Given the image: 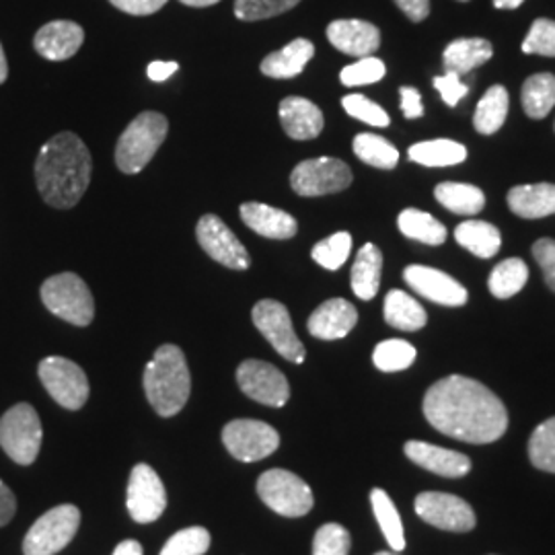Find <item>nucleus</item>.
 I'll return each mask as SVG.
<instances>
[{
  "instance_id": "5",
  "label": "nucleus",
  "mask_w": 555,
  "mask_h": 555,
  "mask_svg": "<svg viewBox=\"0 0 555 555\" xmlns=\"http://www.w3.org/2000/svg\"><path fill=\"white\" fill-rule=\"evenodd\" d=\"M41 300L46 309L73 325L85 327L95 318V300L82 278L64 272L48 278L41 284Z\"/></svg>"
},
{
  "instance_id": "45",
  "label": "nucleus",
  "mask_w": 555,
  "mask_h": 555,
  "mask_svg": "<svg viewBox=\"0 0 555 555\" xmlns=\"http://www.w3.org/2000/svg\"><path fill=\"white\" fill-rule=\"evenodd\" d=\"M522 52L555 59V21H533L527 38L522 41Z\"/></svg>"
},
{
  "instance_id": "18",
  "label": "nucleus",
  "mask_w": 555,
  "mask_h": 555,
  "mask_svg": "<svg viewBox=\"0 0 555 555\" xmlns=\"http://www.w3.org/2000/svg\"><path fill=\"white\" fill-rule=\"evenodd\" d=\"M327 40L348 56L366 59L377 52L380 31L369 21L337 20L327 27Z\"/></svg>"
},
{
  "instance_id": "2",
  "label": "nucleus",
  "mask_w": 555,
  "mask_h": 555,
  "mask_svg": "<svg viewBox=\"0 0 555 555\" xmlns=\"http://www.w3.org/2000/svg\"><path fill=\"white\" fill-rule=\"evenodd\" d=\"M93 160L85 142L73 132H60L41 146L36 159V181L41 198L68 210L79 204L91 183Z\"/></svg>"
},
{
  "instance_id": "13",
  "label": "nucleus",
  "mask_w": 555,
  "mask_h": 555,
  "mask_svg": "<svg viewBox=\"0 0 555 555\" xmlns=\"http://www.w3.org/2000/svg\"><path fill=\"white\" fill-rule=\"evenodd\" d=\"M237 383L241 391L254 401L282 408L291 399L288 378L278 371L274 364L263 360H245L237 369Z\"/></svg>"
},
{
  "instance_id": "10",
  "label": "nucleus",
  "mask_w": 555,
  "mask_h": 555,
  "mask_svg": "<svg viewBox=\"0 0 555 555\" xmlns=\"http://www.w3.org/2000/svg\"><path fill=\"white\" fill-rule=\"evenodd\" d=\"M38 373L46 391L62 408L80 410L87 403L89 380L77 362L62 357L43 358Z\"/></svg>"
},
{
  "instance_id": "16",
  "label": "nucleus",
  "mask_w": 555,
  "mask_h": 555,
  "mask_svg": "<svg viewBox=\"0 0 555 555\" xmlns=\"http://www.w3.org/2000/svg\"><path fill=\"white\" fill-rule=\"evenodd\" d=\"M199 247L206 256L231 270H247L251 258L237 235L217 215H204L196 227Z\"/></svg>"
},
{
  "instance_id": "29",
  "label": "nucleus",
  "mask_w": 555,
  "mask_h": 555,
  "mask_svg": "<svg viewBox=\"0 0 555 555\" xmlns=\"http://www.w3.org/2000/svg\"><path fill=\"white\" fill-rule=\"evenodd\" d=\"M385 321L401 332H417L426 325L428 315L416 298L403 291H391L385 297Z\"/></svg>"
},
{
  "instance_id": "7",
  "label": "nucleus",
  "mask_w": 555,
  "mask_h": 555,
  "mask_svg": "<svg viewBox=\"0 0 555 555\" xmlns=\"http://www.w3.org/2000/svg\"><path fill=\"white\" fill-rule=\"evenodd\" d=\"M80 513L75 504H60L41 515L23 539L25 555H56L79 531Z\"/></svg>"
},
{
  "instance_id": "3",
  "label": "nucleus",
  "mask_w": 555,
  "mask_h": 555,
  "mask_svg": "<svg viewBox=\"0 0 555 555\" xmlns=\"http://www.w3.org/2000/svg\"><path fill=\"white\" fill-rule=\"evenodd\" d=\"M144 391L159 416H176L183 410L192 393V377L181 348L160 346L144 369Z\"/></svg>"
},
{
  "instance_id": "28",
  "label": "nucleus",
  "mask_w": 555,
  "mask_h": 555,
  "mask_svg": "<svg viewBox=\"0 0 555 555\" xmlns=\"http://www.w3.org/2000/svg\"><path fill=\"white\" fill-rule=\"evenodd\" d=\"M380 272H383V254L377 245L366 243L358 251L354 266H352V291L358 298L371 300L377 297L380 286Z\"/></svg>"
},
{
  "instance_id": "4",
  "label": "nucleus",
  "mask_w": 555,
  "mask_h": 555,
  "mask_svg": "<svg viewBox=\"0 0 555 555\" xmlns=\"http://www.w3.org/2000/svg\"><path fill=\"white\" fill-rule=\"evenodd\" d=\"M167 132L169 121L157 112H142L139 118L132 119L116 146L119 171L128 176L140 173L159 151L163 140L167 139Z\"/></svg>"
},
{
  "instance_id": "52",
  "label": "nucleus",
  "mask_w": 555,
  "mask_h": 555,
  "mask_svg": "<svg viewBox=\"0 0 555 555\" xmlns=\"http://www.w3.org/2000/svg\"><path fill=\"white\" fill-rule=\"evenodd\" d=\"M397 7L408 15V20L420 23L430 15V0H396Z\"/></svg>"
},
{
  "instance_id": "15",
  "label": "nucleus",
  "mask_w": 555,
  "mask_h": 555,
  "mask_svg": "<svg viewBox=\"0 0 555 555\" xmlns=\"http://www.w3.org/2000/svg\"><path fill=\"white\" fill-rule=\"evenodd\" d=\"M165 508L167 492L160 477L151 465L140 463L132 469L128 481V513L134 522L146 525L160 518Z\"/></svg>"
},
{
  "instance_id": "32",
  "label": "nucleus",
  "mask_w": 555,
  "mask_h": 555,
  "mask_svg": "<svg viewBox=\"0 0 555 555\" xmlns=\"http://www.w3.org/2000/svg\"><path fill=\"white\" fill-rule=\"evenodd\" d=\"M508 116V91L502 85H494L479 100L474 116V126L479 134H494Z\"/></svg>"
},
{
  "instance_id": "30",
  "label": "nucleus",
  "mask_w": 555,
  "mask_h": 555,
  "mask_svg": "<svg viewBox=\"0 0 555 555\" xmlns=\"http://www.w3.org/2000/svg\"><path fill=\"white\" fill-rule=\"evenodd\" d=\"M435 196L440 202V206L463 217H474L486 206L483 192L469 183H456V181L438 183Z\"/></svg>"
},
{
  "instance_id": "12",
  "label": "nucleus",
  "mask_w": 555,
  "mask_h": 555,
  "mask_svg": "<svg viewBox=\"0 0 555 555\" xmlns=\"http://www.w3.org/2000/svg\"><path fill=\"white\" fill-rule=\"evenodd\" d=\"M222 442L231 455L243 463H256L276 453L280 435L259 420H233L222 430Z\"/></svg>"
},
{
  "instance_id": "24",
  "label": "nucleus",
  "mask_w": 555,
  "mask_h": 555,
  "mask_svg": "<svg viewBox=\"0 0 555 555\" xmlns=\"http://www.w3.org/2000/svg\"><path fill=\"white\" fill-rule=\"evenodd\" d=\"M313 56H315V46L305 38H298L291 41L288 46H284L282 50L266 56L259 68L266 77H272V79H295L305 70V66Z\"/></svg>"
},
{
  "instance_id": "47",
  "label": "nucleus",
  "mask_w": 555,
  "mask_h": 555,
  "mask_svg": "<svg viewBox=\"0 0 555 555\" xmlns=\"http://www.w3.org/2000/svg\"><path fill=\"white\" fill-rule=\"evenodd\" d=\"M533 256L543 270L547 286L555 293V238H539L533 245Z\"/></svg>"
},
{
  "instance_id": "17",
  "label": "nucleus",
  "mask_w": 555,
  "mask_h": 555,
  "mask_svg": "<svg viewBox=\"0 0 555 555\" xmlns=\"http://www.w3.org/2000/svg\"><path fill=\"white\" fill-rule=\"evenodd\" d=\"M403 280L412 286L417 295H422L437 305L444 307H461L467 302V291L459 284L455 278L428 268V266H408L403 270Z\"/></svg>"
},
{
  "instance_id": "56",
  "label": "nucleus",
  "mask_w": 555,
  "mask_h": 555,
  "mask_svg": "<svg viewBox=\"0 0 555 555\" xmlns=\"http://www.w3.org/2000/svg\"><path fill=\"white\" fill-rule=\"evenodd\" d=\"M525 0H494L496 9H518Z\"/></svg>"
},
{
  "instance_id": "14",
  "label": "nucleus",
  "mask_w": 555,
  "mask_h": 555,
  "mask_svg": "<svg viewBox=\"0 0 555 555\" xmlns=\"http://www.w3.org/2000/svg\"><path fill=\"white\" fill-rule=\"evenodd\" d=\"M416 513L424 522L453 533H467L476 527L474 508L453 494L424 492L416 498Z\"/></svg>"
},
{
  "instance_id": "40",
  "label": "nucleus",
  "mask_w": 555,
  "mask_h": 555,
  "mask_svg": "<svg viewBox=\"0 0 555 555\" xmlns=\"http://www.w3.org/2000/svg\"><path fill=\"white\" fill-rule=\"evenodd\" d=\"M350 251H352V237H350V233L339 231V233L332 235V237L319 241L318 245L313 247L311 256H313V259L318 261L321 268L334 272V270H339L346 263Z\"/></svg>"
},
{
  "instance_id": "35",
  "label": "nucleus",
  "mask_w": 555,
  "mask_h": 555,
  "mask_svg": "<svg viewBox=\"0 0 555 555\" xmlns=\"http://www.w3.org/2000/svg\"><path fill=\"white\" fill-rule=\"evenodd\" d=\"M371 504H373V511L377 516L378 527L383 531V535L387 539L389 547L393 552H403L405 550V535H403V522H401V516L397 513L396 504L393 500L389 498V494L380 488H375L371 492Z\"/></svg>"
},
{
  "instance_id": "42",
  "label": "nucleus",
  "mask_w": 555,
  "mask_h": 555,
  "mask_svg": "<svg viewBox=\"0 0 555 555\" xmlns=\"http://www.w3.org/2000/svg\"><path fill=\"white\" fill-rule=\"evenodd\" d=\"M300 0H235V17L241 21H261L278 17L295 9Z\"/></svg>"
},
{
  "instance_id": "22",
  "label": "nucleus",
  "mask_w": 555,
  "mask_h": 555,
  "mask_svg": "<svg viewBox=\"0 0 555 555\" xmlns=\"http://www.w3.org/2000/svg\"><path fill=\"white\" fill-rule=\"evenodd\" d=\"M278 112L284 132L293 140L318 139L325 126L321 109L305 98H286L280 103Z\"/></svg>"
},
{
  "instance_id": "57",
  "label": "nucleus",
  "mask_w": 555,
  "mask_h": 555,
  "mask_svg": "<svg viewBox=\"0 0 555 555\" xmlns=\"http://www.w3.org/2000/svg\"><path fill=\"white\" fill-rule=\"evenodd\" d=\"M179 2H183V4H188V7L202 9V7H212V4H217L220 0H179Z\"/></svg>"
},
{
  "instance_id": "25",
  "label": "nucleus",
  "mask_w": 555,
  "mask_h": 555,
  "mask_svg": "<svg viewBox=\"0 0 555 555\" xmlns=\"http://www.w3.org/2000/svg\"><path fill=\"white\" fill-rule=\"evenodd\" d=\"M508 206L520 219H545L555 215L554 183L516 185L508 192Z\"/></svg>"
},
{
  "instance_id": "43",
  "label": "nucleus",
  "mask_w": 555,
  "mask_h": 555,
  "mask_svg": "<svg viewBox=\"0 0 555 555\" xmlns=\"http://www.w3.org/2000/svg\"><path fill=\"white\" fill-rule=\"evenodd\" d=\"M352 537L348 529L337 522H327L319 529L313 539V555H348Z\"/></svg>"
},
{
  "instance_id": "54",
  "label": "nucleus",
  "mask_w": 555,
  "mask_h": 555,
  "mask_svg": "<svg viewBox=\"0 0 555 555\" xmlns=\"http://www.w3.org/2000/svg\"><path fill=\"white\" fill-rule=\"evenodd\" d=\"M114 555H144V550L140 545L139 541L134 539H128V541H121Z\"/></svg>"
},
{
  "instance_id": "41",
  "label": "nucleus",
  "mask_w": 555,
  "mask_h": 555,
  "mask_svg": "<svg viewBox=\"0 0 555 555\" xmlns=\"http://www.w3.org/2000/svg\"><path fill=\"white\" fill-rule=\"evenodd\" d=\"M208 547L210 533L204 527H190L171 537L160 550V555H204Z\"/></svg>"
},
{
  "instance_id": "53",
  "label": "nucleus",
  "mask_w": 555,
  "mask_h": 555,
  "mask_svg": "<svg viewBox=\"0 0 555 555\" xmlns=\"http://www.w3.org/2000/svg\"><path fill=\"white\" fill-rule=\"evenodd\" d=\"M179 64L178 62H151L149 64V79L155 80V82H163V80L169 79V77H173L176 73H178Z\"/></svg>"
},
{
  "instance_id": "27",
  "label": "nucleus",
  "mask_w": 555,
  "mask_h": 555,
  "mask_svg": "<svg viewBox=\"0 0 555 555\" xmlns=\"http://www.w3.org/2000/svg\"><path fill=\"white\" fill-rule=\"evenodd\" d=\"M456 243L481 259L494 258L502 247V235L486 220H465L455 229Z\"/></svg>"
},
{
  "instance_id": "33",
  "label": "nucleus",
  "mask_w": 555,
  "mask_h": 555,
  "mask_svg": "<svg viewBox=\"0 0 555 555\" xmlns=\"http://www.w3.org/2000/svg\"><path fill=\"white\" fill-rule=\"evenodd\" d=\"M522 107L527 116L533 119L545 118L555 105V77L550 73H539L522 85Z\"/></svg>"
},
{
  "instance_id": "26",
  "label": "nucleus",
  "mask_w": 555,
  "mask_h": 555,
  "mask_svg": "<svg viewBox=\"0 0 555 555\" xmlns=\"http://www.w3.org/2000/svg\"><path fill=\"white\" fill-rule=\"evenodd\" d=\"M494 48L488 40L481 38H463V40L451 41L442 54V62L447 73L467 75L477 66L486 64L492 59Z\"/></svg>"
},
{
  "instance_id": "36",
  "label": "nucleus",
  "mask_w": 555,
  "mask_h": 555,
  "mask_svg": "<svg viewBox=\"0 0 555 555\" xmlns=\"http://www.w3.org/2000/svg\"><path fill=\"white\" fill-rule=\"evenodd\" d=\"M527 278H529V268L522 259H504L492 270L488 286L494 297L511 298L522 291V286L527 284Z\"/></svg>"
},
{
  "instance_id": "9",
  "label": "nucleus",
  "mask_w": 555,
  "mask_h": 555,
  "mask_svg": "<svg viewBox=\"0 0 555 555\" xmlns=\"http://www.w3.org/2000/svg\"><path fill=\"white\" fill-rule=\"evenodd\" d=\"M251 319H254L259 334L274 346V350L280 357L286 358L295 364L305 362V357H307L305 346L295 334L291 313L282 302L272 300V298L259 300L251 311Z\"/></svg>"
},
{
  "instance_id": "21",
  "label": "nucleus",
  "mask_w": 555,
  "mask_h": 555,
  "mask_svg": "<svg viewBox=\"0 0 555 555\" xmlns=\"http://www.w3.org/2000/svg\"><path fill=\"white\" fill-rule=\"evenodd\" d=\"M405 455L426 472H433L442 477H463L469 474L472 461L469 456L456 451L442 449L437 444H428L422 440H410L405 444Z\"/></svg>"
},
{
  "instance_id": "6",
  "label": "nucleus",
  "mask_w": 555,
  "mask_h": 555,
  "mask_svg": "<svg viewBox=\"0 0 555 555\" xmlns=\"http://www.w3.org/2000/svg\"><path fill=\"white\" fill-rule=\"evenodd\" d=\"M41 438L40 416L29 403H17L0 417V449L17 465H31L38 459Z\"/></svg>"
},
{
  "instance_id": "38",
  "label": "nucleus",
  "mask_w": 555,
  "mask_h": 555,
  "mask_svg": "<svg viewBox=\"0 0 555 555\" xmlns=\"http://www.w3.org/2000/svg\"><path fill=\"white\" fill-rule=\"evenodd\" d=\"M414 360H416V348L405 339H385L373 352V362L383 373L405 371L414 364Z\"/></svg>"
},
{
  "instance_id": "1",
  "label": "nucleus",
  "mask_w": 555,
  "mask_h": 555,
  "mask_svg": "<svg viewBox=\"0 0 555 555\" xmlns=\"http://www.w3.org/2000/svg\"><path fill=\"white\" fill-rule=\"evenodd\" d=\"M424 416L447 437L488 444L508 428L500 397L474 378L451 375L435 383L424 397Z\"/></svg>"
},
{
  "instance_id": "48",
  "label": "nucleus",
  "mask_w": 555,
  "mask_h": 555,
  "mask_svg": "<svg viewBox=\"0 0 555 555\" xmlns=\"http://www.w3.org/2000/svg\"><path fill=\"white\" fill-rule=\"evenodd\" d=\"M435 87H437V91H440V98L449 107H455L456 103L469 93L467 85L461 82V75H456V73H447L444 77H437Z\"/></svg>"
},
{
  "instance_id": "8",
  "label": "nucleus",
  "mask_w": 555,
  "mask_h": 555,
  "mask_svg": "<svg viewBox=\"0 0 555 555\" xmlns=\"http://www.w3.org/2000/svg\"><path fill=\"white\" fill-rule=\"evenodd\" d=\"M258 494L268 508L288 518L309 515L313 508L311 488L286 469H270L261 474L258 479Z\"/></svg>"
},
{
  "instance_id": "39",
  "label": "nucleus",
  "mask_w": 555,
  "mask_h": 555,
  "mask_svg": "<svg viewBox=\"0 0 555 555\" xmlns=\"http://www.w3.org/2000/svg\"><path fill=\"white\" fill-rule=\"evenodd\" d=\"M529 456L537 469L555 474V417L537 426L529 440Z\"/></svg>"
},
{
  "instance_id": "19",
  "label": "nucleus",
  "mask_w": 555,
  "mask_h": 555,
  "mask_svg": "<svg viewBox=\"0 0 555 555\" xmlns=\"http://www.w3.org/2000/svg\"><path fill=\"white\" fill-rule=\"evenodd\" d=\"M85 41V31L75 21H52L46 23L36 34V52L41 59L62 62L73 59Z\"/></svg>"
},
{
  "instance_id": "11",
  "label": "nucleus",
  "mask_w": 555,
  "mask_h": 555,
  "mask_svg": "<svg viewBox=\"0 0 555 555\" xmlns=\"http://www.w3.org/2000/svg\"><path fill=\"white\" fill-rule=\"evenodd\" d=\"M352 183V169L344 160L319 157L298 163L291 185L298 196L315 198L346 190Z\"/></svg>"
},
{
  "instance_id": "49",
  "label": "nucleus",
  "mask_w": 555,
  "mask_h": 555,
  "mask_svg": "<svg viewBox=\"0 0 555 555\" xmlns=\"http://www.w3.org/2000/svg\"><path fill=\"white\" fill-rule=\"evenodd\" d=\"M109 2L128 15L144 17V15H153L160 11L169 0H109Z\"/></svg>"
},
{
  "instance_id": "20",
  "label": "nucleus",
  "mask_w": 555,
  "mask_h": 555,
  "mask_svg": "<svg viewBox=\"0 0 555 555\" xmlns=\"http://www.w3.org/2000/svg\"><path fill=\"white\" fill-rule=\"evenodd\" d=\"M358 323L357 307L346 298H330L319 305L309 318V334L318 339H341L348 336Z\"/></svg>"
},
{
  "instance_id": "50",
  "label": "nucleus",
  "mask_w": 555,
  "mask_h": 555,
  "mask_svg": "<svg viewBox=\"0 0 555 555\" xmlns=\"http://www.w3.org/2000/svg\"><path fill=\"white\" fill-rule=\"evenodd\" d=\"M401 95V112L408 119H417L424 116V107H422V98L414 87H401L399 89Z\"/></svg>"
},
{
  "instance_id": "31",
  "label": "nucleus",
  "mask_w": 555,
  "mask_h": 555,
  "mask_svg": "<svg viewBox=\"0 0 555 555\" xmlns=\"http://www.w3.org/2000/svg\"><path fill=\"white\" fill-rule=\"evenodd\" d=\"M408 157L424 167H451L467 159V149L455 140H426L410 146Z\"/></svg>"
},
{
  "instance_id": "34",
  "label": "nucleus",
  "mask_w": 555,
  "mask_h": 555,
  "mask_svg": "<svg viewBox=\"0 0 555 555\" xmlns=\"http://www.w3.org/2000/svg\"><path fill=\"white\" fill-rule=\"evenodd\" d=\"M399 231L408 238H414L426 245H442L447 241V229L442 222H438L433 215L408 208L397 219Z\"/></svg>"
},
{
  "instance_id": "23",
  "label": "nucleus",
  "mask_w": 555,
  "mask_h": 555,
  "mask_svg": "<svg viewBox=\"0 0 555 555\" xmlns=\"http://www.w3.org/2000/svg\"><path fill=\"white\" fill-rule=\"evenodd\" d=\"M241 219L266 238H293L297 235L298 224L293 215L259 202L241 204Z\"/></svg>"
},
{
  "instance_id": "46",
  "label": "nucleus",
  "mask_w": 555,
  "mask_h": 555,
  "mask_svg": "<svg viewBox=\"0 0 555 555\" xmlns=\"http://www.w3.org/2000/svg\"><path fill=\"white\" fill-rule=\"evenodd\" d=\"M341 105H344L348 116L360 119L364 124L377 126V128H385L391 121L383 107H378L375 101H371L369 98H364V95H357V93L354 95H346L341 100Z\"/></svg>"
},
{
  "instance_id": "44",
  "label": "nucleus",
  "mask_w": 555,
  "mask_h": 555,
  "mask_svg": "<svg viewBox=\"0 0 555 555\" xmlns=\"http://www.w3.org/2000/svg\"><path fill=\"white\" fill-rule=\"evenodd\" d=\"M385 73H387V68H385L383 60L366 56V59H360L354 64L346 66L339 75V80L346 87H362V85L378 82L385 77Z\"/></svg>"
},
{
  "instance_id": "59",
  "label": "nucleus",
  "mask_w": 555,
  "mask_h": 555,
  "mask_svg": "<svg viewBox=\"0 0 555 555\" xmlns=\"http://www.w3.org/2000/svg\"><path fill=\"white\" fill-rule=\"evenodd\" d=\"M461 2H467V0H461Z\"/></svg>"
},
{
  "instance_id": "55",
  "label": "nucleus",
  "mask_w": 555,
  "mask_h": 555,
  "mask_svg": "<svg viewBox=\"0 0 555 555\" xmlns=\"http://www.w3.org/2000/svg\"><path fill=\"white\" fill-rule=\"evenodd\" d=\"M9 77V64H7V56H4V50H2V43H0V85Z\"/></svg>"
},
{
  "instance_id": "37",
  "label": "nucleus",
  "mask_w": 555,
  "mask_h": 555,
  "mask_svg": "<svg viewBox=\"0 0 555 555\" xmlns=\"http://www.w3.org/2000/svg\"><path fill=\"white\" fill-rule=\"evenodd\" d=\"M354 155L362 163L377 169H393L399 163V151L389 142L375 134H358L352 142Z\"/></svg>"
},
{
  "instance_id": "51",
  "label": "nucleus",
  "mask_w": 555,
  "mask_h": 555,
  "mask_svg": "<svg viewBox=\"0 0 555 555\" xmlns=\"http://www.w3.org/2000/svg\"><path fill=\"white\" fill-rule=\"evenodd\" d=\"M17 513V498L11 492V488L0 479V527L9 525Z\"/></svg>"
},
{
  "instance_id": "58",
  "label": "nucleus",
  "mask_w": 555,
  "mask_h": 555,
  "mask_svg": "<svg viewBox=\"0 0 555 555\" xmlns=\"http://www.w3.org/2000/svg\"><path fill=\"white\" fill-rule=\"evenodd\" d=\"M375 555H397V554H391V552H378V554H375Z\"/></svg>"
}]
</instances>
